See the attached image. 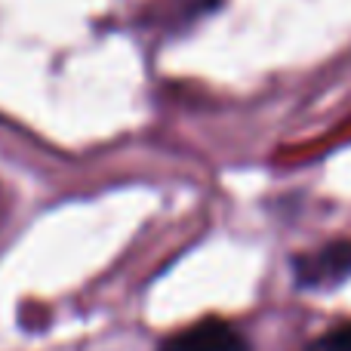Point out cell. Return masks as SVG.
Listing matches in <instances>:
<instances>
[{"label": "cell", "mask_w": 351, "mask_h": 351, "mask_svg": "<svg viewBox=\"0 0 351 351\" xmlns=\"http://www.w3.org/2000/svg\"><path fill=\"white\" fill-rule=\"evenodd\" d=\"M160 351H250V342L222 321H206L167 339Z\"/></svg>", "instance_id": "6da1fadb"}, {"label": "cell", "mask_w": 351, "mask_h": 351, "mask_svg": "<svg viewBox=\"0 0 351 351\" xmlns=\"http://www.w3.org/2000/svg\"><path fill=\"white\" fill-rule=\"evenodd\" d=\"M315 351H351V327L342 330V333H336V336H327Z\"/></svg>", "instance_id": "7a4b0ae2"}]
</instances>
